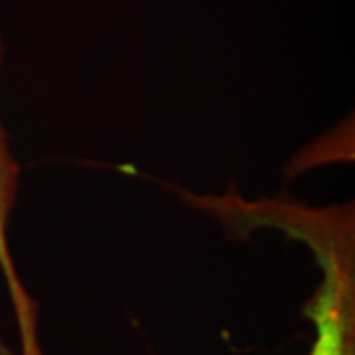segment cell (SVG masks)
<instances>
[{
	"mask_svg": "<svg viewBox=\"0 0 355 355\" xmlns=\"http://www.w3.org/2000/svg\"><path fill=\"white\" fill-rule=\"evenodd\" d=\"M245 219L270 225L312 249L322 279L304 314L314 326L308 355H355V245L354 217L347 207L310 209L280 202L239 200Z\"/></svg>",
	"mask_w": 355,
	"mask_h": 355,
	"instance_id": "6da1fadb",
	"label": "cell"
},
{
	"mask_svg": "<svg viewBox=\"0 0 355 355\" xmlns=\"http://www.w3.org/2000/svg\"><path fill=\"white\" fill-rule=\"evenodd\" d=\"M0 62H2V42H0ZM18 176H20V168L8 148L4 128L0 125V268L16 312V322L20 331V355H42L38 324H36V306L20 282L8 247V221L18 196Z\"/></svg>",
	"mask_w": 355,
	"mask_h": 355,
	"instance_id": "7a4b0ae2",
	"label": "cell"
}]
</instances>
